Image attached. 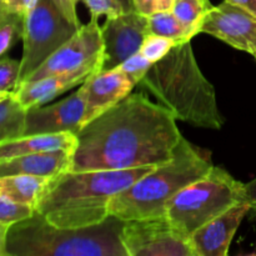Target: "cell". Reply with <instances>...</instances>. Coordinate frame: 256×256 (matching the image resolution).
<instances>
[{"mask_svg":"<svg viewBox=\"0 0 256 256\" xmlns=\"http://www.w3.org/2000/svg\"><path fill=\"white\" fill-rule=\"evenodd\" d=\"M174 115L142 94H129L80 128L72 172L158 166L176 154L182 139Z\"/></svg>","mask_w":256,"mask_h":256,"instance_id":"6da1fadb","label":"cell"},{"mask_svg":"<svg viewBox=\"0 0 256 256\" xmlns=\"http://www.w3.org/2000/svg\"><path fill=\"white\" fill-rule=\"evenodd\" d=\"M156 166L64 172L52 178L35 212L56 228L92 226L110 216L112 198Z\"/></svg>","mask_w":256,"mask_h":256,"instance_id":"7a4b0ae2","label":"cell"},{"mask_svg":"<svg viewBox=\"0 0 256 256\" xmlns=\"http://www.w3.org/2000/svg\"><path fill=\"white\" fill-rule=\"evenodd\" d=\"M139 86L176 120L212 130L224 125L216 92L198 64L192 40L176 44L164 59L152 64Z\"/></svg>","mask_w":256,"mask_h":256,"instance_id":"3957f363","label":"cell"},{"mask_svg":"<svg viewBox=\"0 0 256 256\" xmlns=\"http://www.w3.org/2000/svg\"><path fill=\"white\" fill-rule=\"evenodd\" d=\"M124 220L110 215L92 226L65 229L35 212L8 232L9 256H128L122 242Z\"/></svg>","mask_w":256,"mask_h":256,"instance_id":"277c9868","label":"cell"},{"mask_svg":"<svg viewBox=\"0 0 256 256\" xmlns=\"http://www.w3.org/2000/svg\"><path fill=\"white\" fill-rule=\"evenodd\" d=\"M212 166L210 158L182 138L172 160L158 165L112 198L109 205L110 215L124 222L164 216L172 198L206 175Z\"/></svg>","mask_w":256,"mask_h":256,"instance_id":"5b68a950","label":"cell"},{"mask_svg":"<svg viewBox=\"0 0 256 256\" xmlns=\"http://www.w3.org/2000/svg\"><path fill=\"white\" fill-rule=\"evenodd\" d=\"M245 202V184L222 168L212 166L206 175L172 198L166 216L179 232L190 238L202 225Z\"/></svg>","mask_w":256,"mask_h":256,"instance_id":"8992f818","label":"cell"},{"mask_svg":"<svg viewBox=\"0 0 256 256\" xmlns=\"http://www.w3.org/2000/svg\"><path fill=\"white\" fill-rule=\"evenodd\" d=\"M79 28L60 12L52 0H39L24 18L20 82L72 39Z\"/></svg>","mask_w":256,"mask_h":256,"instance_id":"52a82bcc","label":"cell"},{"mask_svg":"<svg viewBox=\"0 0 256 256\" xmlns=\"http://www.w3.org/2000/svg\"><path fill=\"white\" fill-rule=\"evenodd\" d=\"M122 242L128 256H195L190 238L179 232L166 215L128 220Z\"/></svg>","mask_w":256,"mask_h":256,"instance_id":"ba28073f","label":"cell"},{"mask_svg":"<svg viewBox=\"0 0 256 256\" xmlns=\"http://www.w3.org/2000/svg\"><path fill=\"white\" fill-rule=\"evenodd\" d=\"M102 50L104 42L99 19L90 18L89 22L82 25L72 39L50 55L24 82H32L79 69L82 65L102 56Z\"/></svg>","mask_w":256,"mask_h":256,"instance_id":"9c48e42d","label":"cell"},{"mask_svg":"<svg viewBox=\"0 0 256 256\" xmlns=\"http://www.w3.org/2000/svg\"><path fill=\"white\" fill-rule=\"evenodd\" d=\"M149 34L148 16L135 10L106 18L102 26V70L112 69L140 52L145 36Z\"/></svg>","mask_w":256,"mask_h":256,"instance_id":"30bf717a","label":"cell"},{"mask_svg":"<svg viewBox=\"0 0 256 256\" xmlns=\"http://www.w3.org/2000/svg\"><path fill=\"white\" fill-rule=\"evenodd\" d=\"M199 32L212 35L256 59V16L232 2L224 0L212 6L202 22Z\"/></svg>","mask_w":256,"mask_h":256,"instance_id":"8fae6325","label":"cell"},{"mask_svg":"<svg viewBox=\"0 0 256 256\" xmlns=\"http://www.w3.org/2000/svg\"><path fill=\"white\" fill-rule=\"evenodd\" d=\"M85 92L82 82L76 92L48 106H35L26 110L24 135L55 134L69 132L76 135L85 112Z\"/></svg>","mask_w":256,"mask_h":256,"instance_id":"7c38bea8","label":"cell"},{"mask_svg":"<svg viewBox=\"0 0 256 256\" xmlns=\"http://www.w3.org/2000/svg\"><path fill=\"white\" fill-rule=\"evenodd\" d=\"M102 56H100L72 72L22 82L12 92V95L25 110L42 106L76 85H82L90 75L102 70Z\"/></svg>","mask_w":256,"mask_h":256,"instance_id":"4fadbf2b","label":"cell"},{"mask_svg":"<svg viewBox=\"0 0 256 256\" xmlns=\"http://www.w3.org/2000/svg\"><path fill=\"white\" fill-rule=\"evenodd\" d=\"M84 84L86 92L82 126L122 102L136 86L119 66L99 70L90 75Z\"/></svg>","mask_w":256,"mask_h":256,"instance_id":"5bb4252c","label":"cell"},{"mask_svg":"<svg viewBox=\"0 0 256 256\" xmlns=\"http://www.w3.org/2000/svg\"><path fill=\"white\" fill-rule=\"evenodd\" d=\"M252 210L245 202L234 205L229 210L195 230L190 242L195 256H226L240 224Z\"/></svg>","mask_w":256,"mask_h":256,"instance_id":"9a60e30c","label":"cell"},{"mask_svg":"<svg viewBox=\"0 0 256 256\" xmlns=\"http://www.w3.org/2000/svg\"><path fill=\"white\" fill-rule=\"evenodd\" d=\"M72 150L32 152L0 160V176L5 175H34L54 178L72 166Z\"/></svg>","mask_w":256,"mask_h":256,"instance_id":"2e32d148","label":"cell"},{"mask_svg":"<svg viewBox=\"0 0 256 256\" xmlns=\"http://www.w3.org/2000/svg\"><path fill=\"white\" fill-rule=\"evenodd\" d=\"M76 145V135L72 132H55V134L22 135L14 139L0 142V160L20 156L25 154L54 150H72Z\"/></svg>","mask_w":256,"mask_h":256,"instance_id":"e0dca14e","label":"cell"},{"mask_svg":"<svg viewBox=\"0 0 256 256\" xmlns=\"http://www.w3.org/2000/svg\"><path fill=\"white\" fill-rule=\"evenodd\" d=\"M52 178L34 175H5L0 176V192L12 202L35 209L46 190Z\"/></svg>","mask_w":256,"mask_h":256,"instance_id":"ac0fdd59","label":"cell"},{"mask_svg":"<svg viewBox=\"0 0 256 256\" xmlns=\"http://www.w3.org/2000/svg\"><path fill=\"white\" fill-rule=\"evenodd\" d=\"M148 26H149V32L169 38L176 44L190 42L195 36L192 30L185 26L172 10H164V12L159 10L154 12L152 16L148 18Z\"/></svg>","mask_w":256,"mask_h":256,"instance_id":"d6986e66","label":"cell"},{"mask_svg":"<svg viewBox=\"0 0 256 256\" xmlns=\"http://www.w3.org/2000/svg\"><path fill=\"white\" fill-rule=\"evenodd\" d=\"M26 110L14 98L0 102V142L24 135Z\"/></svg>","mask_w":256,"mask_h":256,"instance_id":"ffe728a7","label":"cell"},{"mask_svg":"<svg viewBox=\"0 0 256 256\" xmlns=\"http://www.w3.org/2000/svg\"><path fill=\"white\" fill-rule=\"evenodd\" d=\"M214 6L210 0H174L172 12L175 16L192 32L199 34L200 25L210 9Z\"/></svg>","mask_w":256,"mask_h":256,"instance_id":"44dd1931","label":"cell"},{"mask_svg":"<svg viewBox=\"0 0 256 256\" xmlns=\"http://www.w3.org/2000/svg\"><path fill=\"white\" fill-rule=\"evenodd\" d=\"M24 18L20 15L0 16V58H4L12 49L18 40L22 38Z\"/></svg>","mask_w":256,"mask_h":256,"instance_id":"7402d4cb","label":"cell"},{"mask_svg":"<svg viewBox=\"0 0 256 256\" xmlns=\"http://www.w3.org/2000/svg\"><path fill=\"white\" fill-rule=\"evenodd\" d=\"M175 45H176V42L172 39L149 32L145 36L139 52L142 56L146 58L152 64H155V62L164 59Z\"/></svg>","mask_w":256,"mask_h":256,"instance_id":"603a6c76","label":"cell"},{"mask_svg":"<svg viewBox=\"0 0 256 256\" xmlns=\"http://www.w3.org/2000/svg\"><path fill=\"white\" fill-rule=\"evenodd\" d=\"M35 209L28 205L12 202L0 192V224L10 225L32 216Z\"/></svg>","mask_w":256,"mask_h":256,"instance_id":"cb8c5ba5","label":"cell"},{"mask_svg":"<svg viewBox=\"0 0 256 256\" xmlns=\"http://www.w3.org/2000/svg\"><path fill=\"white\" fill-rule=\"evenodd\" d=\"M20 60L0 58V92H12L20 82Z\"/></svg>","mask_w":256,"mask_h":256,"instance_id":"d4e9b609","label":"cell"},{"mask_svg":"<svg viewBox=\"0 0 256 256\" xmlns=\"http://www.w3.org/2000/svg\"><path fill=\"white\" fill-rule=\"evenodd\" d=\"M152 65V64L146 58L142 56L140 52H136V54L132 55L126 60H124L119 65V68L135 85H139V82L146 75V72H149Z\"/></svg>","mask_w":256,"mask_h":256,"instance_id":"484cf974","label":"cell"},{"mask_svg":"<svg viewBox=\"0 0 256 256\" xmlns=\"http://www.w3.org/2000/svg\"><path fill=\"white\" fill-rule=\"evenodd\" d=\"M80 2H84L85 6L89 9L92 18L95 19H99L102 15L110 18L119 15L120 12H125L118 0H80Z\"/></svg>","mask_w":256,"mask_h":256,"instance_id":"4316f807","label":"cell"},{"mask_svg":"<svg viewBox=\"0 0 256 256\" xmlns=\"http://www.w3.org/2000/svg\"><path fill=\"white\" fill-rule=\"evenodd\" d=\"M39 0H0V16L2 15H20L25 18L38 4Z\"/></svg>","mask_w":256,"mask_h":256,"instance_id":"83f0119b","label":"cell"},{"mask_svg":"<svg viewBox=\"0 0 256 256\" xmlns=\"http://www.w3.org/2000/svg\"><path fill=\"white\" fill-rule=\"evenodd\" d=\"M55 6L60 10L62 15L69 20L72 24L76 25V26H82L79 16L76 12V4L79 0H52Z\"/></svg>","mask_w":256,"mask_h":256,"instance_id":"f1b7e54d","label":"cell"},{"mask_svg":"<svg viewBox=\"0 0 256 256\" xmlns=\"http://www.w3.org/2000/svg\"><path fill=\"white\" fill-rule=\"evenodd\" d=\"M132 6L135 12L148 18L152 16L154 12H159L158 0H132Z\"/></svg>","mask_w":256,"mask_h":256,"instance_id":"f546056e","label":"cell"},{"mask_svg":"<svg viewBox=\"0 0 256 256\" xmlns=\"http://www.w3.org/2000/svg\"><path fill=\"white\" fill-rule=\"evenodd\" d=\"M245 199L252 208L250 212L256 214V178L248 184H245Z\"/></svg>","mask_w":256,"mask_h":256,"instance_id":"4dcf8cb0","label":"cell"},{"mask_svg":"<svg viewBox=\"0 0 256 256\" xmlns=\"http://www.w3.org/2000/svg\"><path fill=\"white\" fill-rule=\"evenodd\" d=\"M10 225L0 224V256H9L8 254V232Z\"/></svg>","mask_w":256,"mask_h":256,"instance_id":"1f68e13d","label":"cell"},{"mask_svg":"<svg viewBox=\"0 0 256 256\" xmlns=\"http://www.w3.org/2000/svg\"><path fill=\"white\" fill-rule=\"evenodd\" d=\"M225 2H232V4L252 12V15L256 16V0H225Z\"/></svg>","mask_w":256,"mask_h":256,"instance_id":"d6a6232c","label":"cell"},{"mask_svg":"<svg viewBox=\"0 0 256 256\" xmlns=\"http://www.w3.org/2000/svg\"><path fill=\"white\" fill-rule=\"evenodd\" d=\"M174 0H158V9L164 12V10H172Z\"/></svg>","mask_w":256,"mask_h":256,"instance_id":"836d02e7","label":"cell"},{"mask_svg":"<svg viewBox=\"0 0 256 256\" xmlns=\"http://www.w3.org/2000/svg\"><path fill=\"white\" fill-rule=\"evenodd\" d=\"M118 2L122 5L124 12H132V10H134V6H132V0H118Z\"/></svg>","mask_w":256,"mask_h":256,"instance_id":"e575fe53","label":"cell"},{"mask_svg":"<svg viewBox=\"0 0 256 256\" xmlns=\"http://www.w3.org/2000/svg\"><path fill=\"white\" fill-rule=\"evenodd\" d=\"M12 94V92H0V102H2V100L6 99V98H9Z\"/></svg>","mask_w":256,"mask_h":256,"instance_id":"d590c367","label":"cell"}]
</instances>
